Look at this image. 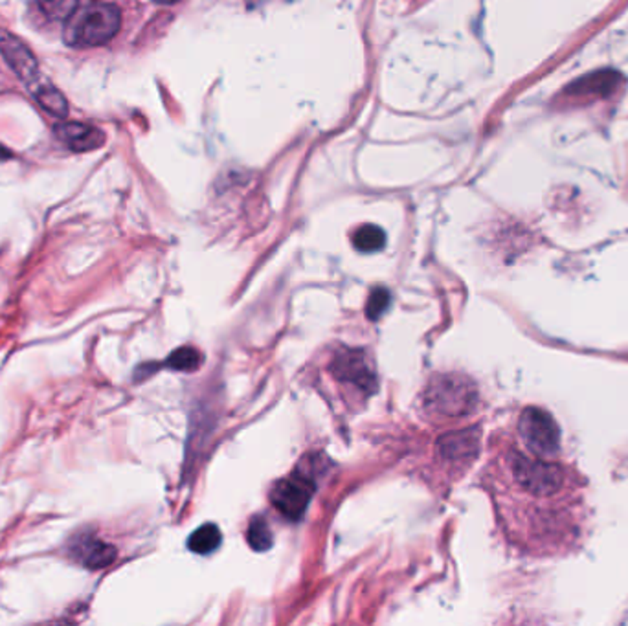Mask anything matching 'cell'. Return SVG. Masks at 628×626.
Returning a JSON list of instances; mask_svg holds the SVG:
<instances>
[{
	"label": "cell",
	"mask_w": 628,
	"mask_h": 626,
	"mask_svg": "<svg viewBox=\"0 0 628 626\" xmlns=\"http://www.w3.org/2000/svg\"><path fill=\"white\" fill-rule=\"evenodd\" d=\"M122 26V12L114 4L92 3L67 20L65 41L70 46H101L114 39Z\"/></svg>",
	"instance_id": "1"
},
{
	"label": "cell",
	"mask_w": 628,
	"mask_h": 626,
	"mask_svg": "<svg viewBox=\"0 0 628 626\" xmlns=\"http://www.w3.org/2000/svg\"><path fill=\"white\" fill-rule=\"evenodd\" d=\"M476 399L478 395L473 382L459 375H443L434 379L425 394L427 406L447 417H459L473 411Z\"/></svg>",
	"instance_id": "2"
},
{
	"label": "cell",
	"mask_w": 628,
	"mask_h": 626,
	"mask_svg": "<svg viewBox=\"0 0 628 626\" xmlns=\"http://www.w3.org/2000/svg\"><path fill=\"white\" fill-rule=\"evenodd\" d=\"M511 471L520 487L530 494H537V497H553L564 487L566 481L562 468L555 463L544 461L542 458L513 454Z\"/></svg>",
	"instance_id": "3"
},
{
	"label": "cell",
	"mask_w": 628,
	"mask_h": 626,
	"mask_svg": "<svg viewBox=\"0 0 628 626\" xmlns=\"http://www.w3.org/2000/svg\"><path fill=\"white\" fill-rule=\"evenodd\" d=\"M518 430L523 442L537 458H552L561 449L559 426L553 417L540 408L523 410Z\"/></svg>",
	"instance_id": "4"
},
{
	"label": "cell",
	"mask_w": 628,
	"mask_h": 626,
	"mask_svg": "<svg viewBox=\"0 0 628 626\" xmlns=\"http://www.w3.org/2000/svg\"><path fill=\"white\" fill-rule=\"evenodd\" d=\"M314 489H317L314 474L307 473L305 466H298L296 473L274 485L271 502L287 518L300 520L312 498Z\"/></svg>",
	"instance_id": "5"
},
{
	"label": "cell",
	"mask_w": 628,
	"mask_h": 626,
	"mask_svg": "<svg viewBox=\"0 0 628 626\" xmlns=\"http://www.w3.org/2000/svg\"><path fill=\"white\" fill-rule=\"evenodd\" d=\"M0 54H3L8 67L20 77V82L26 87H32L44 75L39 70L34 51L6 30H0Z\"/></svg>",
	"instance_id": "6"
},
{
	"label": "cell",
	"mask_w": 628,
	"mask_h": 626,
	"mask_svg": "<svg viewBox=\"0 0 628 626\" xmlns=\"http://www.w3.org/2000/svg\"><path fill=\"white\" fill-rule=\"evenodd\" d=\"M333 372L340 380L351 382V384L358 386L360 389L368 391V394H372V391L375 389V373L370 366L368 358L364 356L362 351L348 349V351L340 353L334 358Z\"/></svg>",
	"instance_id": "7"
},
{
	"label": "cell",
	"mask_w": 628,
	"mask_h": 626,
	"mask_svg": "<svg viewBox=\"0 0 628 626\" xmlns=\"http://www.w3.org/2000/svg\"><path fill=\"white\" fill-rule=\"evenodd\" d=\"M623 83V77L619 72L614 70H599L579 77L577 82L566 87L564 94L579 99H597V98H608L617 92L619 85Z\"/></svg>",
	"instance_id": "8"
},
{
	"label": "cell",
	"mask_w": 628,
	"mask_h": 626,
	"mask_svg": "<svg viewBox=\"0 0 628 626\" xmlns=\"http://www.w3.org/2000/svg\"><path fill=\"white\" fill-rule=\"evenodd\" d=\"M56 137L72 151L75 153H85V151H94L103 145L105 135L99 129L87 125V123H77V121H63L56 125Z\"/></svg>",
	"instance_id": "9"
},
{
	"label": "cell",
	"mask_w": 628,
	"mask_h": 626,
	"mask_svg": "<svg viewBox=\"0 0 628 626\" xmlns=\"http://www.w3.org/2000/svg\"><path fill=\"white\" fill-rule=\"evenodd\" d=\"M70 552L77 562H82L90 569L109 566L116 559V550L111 544L90 535L74 538V545L70 547Z\"/></svg>",
	"instance_id": "10"
},
{
	"label": "cell",
	"mask_w": 628,
	"mask_h": 626,
	"mask_svg": "<svg viewBox=\"0 0 628 626\" xmlns=\"http://www.w3.org/2000/svg\"><path fill=\"white\" fill-rule=\"evenodd\" d=\"M32 96L37 99L39 106L50 113L51 116L56 118H67L68 116V106L65 96L59 92V89H56L51 85L46 77L43 75L37 83H34L32 87H28Z\"/></svg>",
	"instance_id": "11"
},
{
	"label": "cell",
	"mask_w": 628,
	"mask_h": 626,
	"mask_svg": "<svg viewBox=\"0 0 628 626\" xmlns=\"http://www.w3.org/2000/svg\"><path fill=\"white\" fill-rule=\"evenodd\" d=\"M478 449V435L475 432H458V434H449L447 437H443L439 441V450L447 459H467L470 456H475Z\"/></svg>",
	"instance_id": "12"
},
{
	"label": "cell",
	"mask_w": 628,
	"mask_h": 626,
	"mask_svg": "<svg viewBox=\"0 0 628 626\" xmlns=\"http://www.w3.org/2000/svg\"><path fill=\"white\" fill-rule=\"evenodd\" d=\"M221 531L216 524H206L202 528H199L188 540V545H190V550L193 553H199V555H208V553H212L216 552L217 547L221 545Z\"/></svg>",
	"instance_id": "13"
},
{
	"label": "cell",
	"mask_w": 628,
	"mask_h": 626,
	"mask_svg": "<svg viewBox=\"0 0 628 626\" xmlns=\"http://www.w3.org/2000/svg\"><path fill=\"white\" fill-rule=\"evenodd\" d=\"M353 245L357 250H360L364 254L379 252L386 245V233L379 226H373V224L360 226L353 236Z\"/></svg>",
	"instance_id": "14"
},
{
	"label": "cell",
	"mask_w": 628,
	"mask_h": 626,
	"mask_svg": "<svg viewBox=\"0 0 628 626\" xmlns=\"http://www.w3.org/2000/svg\"><path fill=\"white\" fill-rule=\"evenodd\" d=\"M248 544L255 552H267L272 545V531L269 528V521L263 516H254L248 526Z\"/></svg>",
	"instance_id": "15"
},
{
	"label": "cell",
	"mask_w": 628,
	"mask_h": 626,
	"mask_svg": "<svg viewBox=\"0 0 628 626\" xmlns=\"http://www.w3.org/2000/svg\"><path fill=\"white\" fill-rule=\"evenodd\" d=\"M37 4L48 19L68 20L80 8V0H37Z\"/></svg>",
	"instance_id": "16"
},
{
	"label": "cell",
	"mask_w": 628,
	"mask_h": 626,
	"mask_svg": "<svg viewBox=\"0 0 628 626\" xmlns=\"http://www.w3.org/2000/svg\"><path fill=\"white\" fill-rule=\"evenodd\" d=\"M200 353L195 348L186 346L171 353V356L168 358V366L178 372H195L200 366Z\"/></svg>",
	"instance_id": "17"
},
{
	"label": "cell",
	"mask_w": 628,
	"mask_h": 626,
	"mask_svg": "<svg viewBox=\"0 0 628 626\" xmlns=\"http://www.w3.org/2000/svg\"><path fill=\"white\" fill-rule=\"evenodd\" d=\"M389 293L384 289V286H379V289H375L370 298H368V305H365V315H368L370 320H379L384 312L388 310L389 307Z\"/></svg>",
	"instance_id": "18"
},
{
	"label": "cell",
	"mask_w": 628,
	"mask_h": 626,
	"mask_svg": "<svg viewBox=\"0 0 628 626\" xmlns=\"http://www.w3.org/2000/svg\"><path fill=\"white\" fill-rule=\"evenodd\" d=\"M8 156H10V153L3 145H0V159H8Z\"/></svg>",
	"instance_id": "19"
},
{
	"label": "cell",
	"mask_w": 628,
	"mask_h": 626,
	"mask_svg": "<svg viewBox=\"0 0 628 626\" xmlns=\"http://www.w3.org/2000/svg\"><path fill=\"white\" fill-rule=\"evenodd\" d=\"M153 3H156V4H173V3H177V0H153Z\"/></svg>",
	"instance_id": "20"
}]
</instances>
